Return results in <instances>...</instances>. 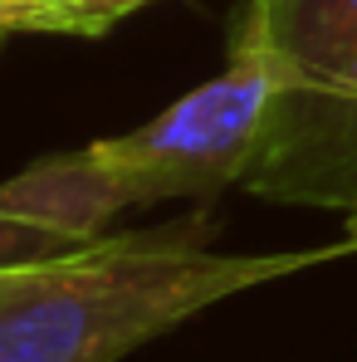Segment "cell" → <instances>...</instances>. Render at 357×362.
<instances>
[{"label": "cell", "instance_id": "6da1fadb", "mask_svg": "<svg viewBox=\"0 0 357 362\" xmlns=\"http://www.w3.org/2000/svg\"><path fill=\"white\" fill-rule=\"evenodd\" d=\"M357 255L348 240L284 255H221L196 226L98 235L93 245L0 269V362H122L211 303Z\"/></svg>", "mask_w": 357, "mask_h": 362}, {"label": "cell", "instance_id": "7a4b0ae2", "mask_svg": "<svg viewBox=\"0 0 357 362\" xmlns=\"http://www.w3.org/2000/svg\"><path fill=\"white\" fill-rule=\"evenodd\" d=\"M298 69L279 49L240 35L235 59L177 98L152 122L103 137L83 152L49 157L0 186V206L78 235H103V221L142 201L216 196L235 181H259Z\"/></svg>", "mask_w": 357, "mask_h": 362}, {"label": "cell", "instance_id": "3957f363", "mask_svg": "<svg viewBox=\"0 0 357 362\" xmlns=\"http://www.w3.org/2000/svg\"><path fill=\"white\" fill-rule=\"evenodd\" d=\"M298 69L259 191L343 201L357 191V0H250L240 30Z\"/></svg>", "mask_w": 357, "mask_h": 362}, {"label": "cell", "instance_id": "277c9868", "mask_svg": "<svg viewBox=\"0 0 357 362\" xmlns=\"http://www.w3.org/2000/svg\"><path fill=\"white\" fill-rule=\"evenodd\" d=\"M118 15L74 0H0V40L10 35H103Z\"/></svg>", "mask_w": 357, "mask_h": 362}, {"label": "cell", "instance_id": "5b68a950", "mask_svg": "<svg viewBox=\"0 0 357 362\" xmlns=\"http://www.w3.org/2000/svg\"><path fill=\"white\" fill-rule=\"evenodd\" d=\"M93 240L98 235H78V230H64L49 221H35V216H15V211L0 206V269L35 264V259H59V255H74Z\"/></svg>", "mask_w": 357, "mask_h": 362}, {"label": "cell", "instance_id": "8992f818", "mask_svg": "<svg viewBox=\"0 0 357 362\" xmlns=\"http://www.w3.org/2000/svg\"><path fill=\"white\" fill-rule=\"evenodd\" d=\"M74 5H88V10H108V15H127L132 5H142V0H74Z\"/></svg>", "mask_w": 357, "mask_h": 362}]
</instances>
